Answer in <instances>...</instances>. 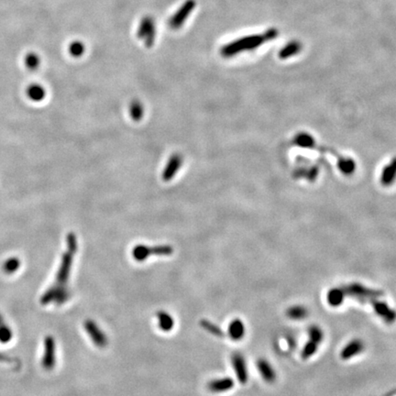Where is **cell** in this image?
Instances as JSON below:
<instances>
[{"label": "cell", "mask_w": 396, "mask_h": 396, "mask_svg": "<svg viewBox=\"0 0 396 396\" xmlns=\"http://www.w3.org/2000/svg\"><path fill=\"white\" fill-rule=\"evenodd\" d=\"M56 364V343L53 336H47L43 341L41 366L45 371L54 370Z\"/></svg>", "instance_id": "5"}, {"label": "cell", "mask_w": 396, "mask_h": 396, "mask_svg": "<svg viewBox=\"0 0 396 396\" xmlns=\"http://www.w3.org/2000/svg\"><path fill=\"white\" fill-rule=\"evenodd\" d=\"M3 322H4V318H3V317H2V315H1V314H0V324H1V323H3Z\"/></svg>", "instance_id": "36"}, {"label": "cell", "mask_w": 396, "mask_h": 396, "mask_svg": "<svg viewBox=\"0 0 396 396\" xmlns=\"http://www.w3.org/2000/svg\"><path fill=\"white\" fill-rule=\"evenodd\" d=\"M257 368L259 371L260 376L262 379L266 382L273 383L276 380V373L274 367L272 364L265 359V358H259L257 361Z\"/></svg>", "instance_id": "13"}, {"label": "cell", "mask_w": 396, "mask_h": 396, "mask_svg": "<svg viewBox=\"0 0 396 396\" xmlns=\"http://www.w3.org/2000/svg\"><path fill=\"white\" fill-rule=\"evenodd\" d=\"M157 318H158V325L159 328L164 331L169 332L171 331L175 327V320L172 317L170 314H168L165 311H159L157 313Z\"/></svg>", "instance_id": "19"}, {"label": "cell", "mask_w": 396, "mask_h": 396, "mask_svg": "<svg viewBox=\"0 0 396 396\" xmlns=\"http://www.w3.org/2000/svg\"><path fill=\"white\" fill-rule=\"evenodd\" d=\"M318 346H319L318 344L311 341V340L305 343V345L304 346L303 350H302V352H301V357L304 359L311 358L313 355H315L317 353Z\"/></svg>", "instance_id": "31"}, {"label": "cell", "mask_w": 396, "mask_h": 396, "mask_svg": "<svg viewBox=\"0 0 396 396\" xmlns=\"http://www.w3.org/2000/svg\"><path fill=\"white\" fill-rule=\"evenodd\" d=\"M228 333H229V337L232 340L238 341V340L242 339L245 335V326H244L243 322L238 318L232 320L231 323L229 324Z\"/></svg>", "instance_id": "16"}, {"label": "cell", "mask_w": 396, "mask_h": 396, "mask_svg": "<svg viewBox=\"0 0 396 396\" xmlns=\"http://www.w3.org/2000/svg\"><path fill=\"white\" fill-rule=\"evenodd\" d=\"M365 345L364 342L359 338H354L348 343L340 352V358L343 360H349L350 358H354L358 354L364 351Z\"/></svg>", "instance_id": "11"}, {"label": "cell", "mask_w": 396, "mask_h": 396, "mask_svg": "<svg viewBox=\"0 0 396 396\" xmlns=\"http://www.w3.org/2000/svg\"><path fill=\"white\" fill-rule=\"evenodd\" d=\"M130 114L131 119L134 121H139L142 119L143 114H144V108L140 101L133 100L130 103Z\"/></svg>", "instance_id": "23"}, {"label": "cell", "mask_w": 396, "mask_h": 396, "mask_svg": "<svg viewBox=\"0 0 396 396\" xmlns=\"http://www.w3.org/2000/svg\"><path fill=\"white\" fill-rule=\"evenodd\" d=\"M70 297H71V293L67 288V286L59 287V286H55L53 284L43 293V295L40 297V302L42 305H50V304L61 305L68 301Z\"/></svg>", "instance_id": "3"}, {"label": "cell", "mask_w": 396, "mask_h": 396, "mask_svg": "<svg viewBox=\"0 0 396 396\" xmlns=\"http://www.w3.org/2000/svg\"><path fill=\"white\" fill-rule=\"evenodd\" d=\"M375 313L387 324H394L396 321V311L384 302L376 299L371 300Z\"/></svg>", "instance_id": "9"}, {"label": "cell", "mask_w": 396, "mask_h": 396, "mask_svg": "<svg viewBox=\"0 0 396 396\" xmlns=\"http://www.w3.org/2000/svg\"><path fill=\"white\" fill-rule=\"evenodd\" d=\"M182 163H183L182 156L179 153L174 154L168 160L167 164L162 173L163 181L168 182V181L172 180L176 176V173L179 171Z\"/></svg>", "instance_id": "12"}, {"label": "cell", "mask_w": 396, "mask_h": 396, "mask_svg": "<svg viewBox=\"0 0 396 396\" xmlns=\"http://www.w3.org/2000/svg\"><path fill=\"white\" fill-rule=\"evenodd\" d=\"M195 7H196L195 0H187L184 3V5H183L181 8L176 12L175 16L171 19L170 26L173 29L180 28L185 21V20L188 18V16L193 11Z\"/></svg>", "instance_id": "10"}, {"label": "cell", "mask_w": 396, "mask_h": 396, "mask_svg": "<svg viewBox=\"0 0 396 396\" xmlns=\"http://www.w3.org/2000/svg\"><path fill=\"white\" fill-rule=\"evenodd\" d=\"M346 293L343 288H332L328 291L327 295V300L328 303L333 307H337L342 304L344 299L346 297Z\"/></svg>", "instance_id": "17"}, {"label": "cell", "mask_w": 396, "mask_h": 396, "mask_svg": "<svg viewBox=\"0 0 396 396\" xmlns=\"http://www.w3.org/2000/svg\"><path fill=\"white\" fill-rule=\"evenodd\" d=\"M278 35V31H276L275 29H270L264 33V36L266 38V40H271L276 38V36Z\"/></svg>", "instance_id": "34"}, {"label": "cell", "mask_w": 396, "mask_h": 396, "mask_svg": "<svg viewBox=\"0 0 396 396\" xmlns=\"http://www.w3.org/2000/svg\"><path fill=\"white\" fill-rule=\"evenodd\" d=\"M40 58L36 53L31 52L26 55L25 65L29 70L35 71L40 67Z\"/></svg>", "instance_id": "28"}, {"label": "cell", "mask_w": 396, "mask_h": 396, "mask_svg": "<svg viewBox=\"0 0 396 396\" xmlns=\"http://www.w3.org/2000/svg\"><path fill=\"white\" fill-rule=\"evenodd\" d=\"M200 326L204 329H206L207 332H209L210 334L218 337H224V332L218 326H217L216 324H214L212 322H210L209 320L202 319L200 321Z\"/></svg>", "instance_id": "26"}, {"label": "cell", "mask_w": 396, "mask_h": 396, "mask_svg": "<svg viewBox=\"0 0 396 396\" xmlns=\"http://www.w3.org/2000/svg\"><path fill=\"white\" fill-rule=\"evenodd\" d=\"M13 333L9 326L5 324L4 322L0 324V342L8 343L12 339Z\"/></svg>", "instance_id": "32"}, {"label": "cell", "mask_w": 396, "mask_h": 396, "mask_svg": "<svg viewBox=\"0 0 396 396\" xmlns=\"http://www.w3.org/2000/svg\"><path fill=\"white\" fill-rule=\"evenodd\" d=\"M396 157L390 161L381 175V183L384 186H389L396 181Z\"/></svg>", "instance_id": "15"}, {"label": "cell", "mask_w": 396, "mask_h": 396, "mask_svg": "<svg viewBox=\"0 0 396 396\" xmlns=\"http://www.w3.org/2000/svg\"><path fill=\"white\" fill-rule=\"evenodd\" d=\"M343 289L345 291L346 295L356 297L358 300L368 299L371 301L383 296V293L381 291L366 287L360 283H351L350 285L344 287Z\"/></svg>", "instance_id": "4"}, {"label": "cell", "mask_w": 396, "mask_h": 396, "mask_svg": "<svg viewBox=\"0 0 396 396\" xmlns=\"http://www.w3.org/2000/svg\"><path fill=\"white\" fill-rule=\"evenodd\" d=\"M337 165L339 170L342 172L344 175L350 176L351 174L354 173L355 169H356V164L355 161L352 159H349V158H340L337 162Z\"/></svg>", "instance_id": "24"}, {"label": "cell", "mask_w": 396, "mask_h": 396, "mask_svg": "<svg viewBox=\"0 0 396 396\" xmlns=\"http://www.w3.org/2000/svg\"><path fill=\"white\" fill-rule=\"evenodd\" d=\"M20 267V259L17 257H11L3 264V271L7 275H13Z\"/></svg>", "instance_id": "25"}, {"label": "cell", "mask_w": 396, "mask_h": 396, "mask_svg": "<svg viewBox=\"0 0 396 396\" xmlns=\"http://www.w3.org/2000/svg\"><path fill=\"white\" fill-rule=\"evenodd\" d=\"M151 249V255H157V256H168L173 254L174 248L170 245H157L154 247H150Z\"/></svg>", "instance_id": "30"}, {"label": "cell", "mask_w": 396, "mask_h": 396, "mask_svg": "<svg viewBox=\"0 0 396 396\" xmlns=\"http://www.w3.org/2000/svg\"><path fill=\"white\" fill-rule=\"evenodd\" d=\"M66 247L67 250L61 256V263L57 274L55 276L54 285L59 287H65L71 275V270L73 267L74 257L78 249L77 238L75 233L70 232L66 237Z\"/></svg>", "instance_id": "1"}, {"label": "cell", "mask_w": 396, "mask_h": 396, "mask_svg": "<svg viewBox=\"0 0 396 396\" xmlns=\"http://www.w3.org/2000/svg\"><path fill=\"white\" fill-rule=\"evenodd\" d=\"M132 256L137 261H143L151 256V249L146 245H137L133 248Z\"/></svg>", "instance_id": "22"}, {"label": "cell", "mask_w": 396, "mask_h": 396, "mask_svg": "<svg viewBox=\"0 0 396 396\" xmlns=\"http://www.w3.org/2000/svg\"><path fill=\"white\" fill-rule=\"evenodd\" d=\"M264 41H266L264 34L247 36L223 46L221 49V54L224 57H231L244 51L254 50L261 45Z\"/></svg>", "instance_id": "2"}, {"label": "cell", "mask_w": 396, "mask_h": 396, "mask_svg": "<svg viewBox=\"0 0 396 396\" xmlns=\"http://www.w3.org/2000/svg\"><path fill=\"white\" fill-rule=\"evenodd\" d=\"M295 143L302 148H312L315 146V140L307 133H299L295 139Z\"/></svg>", "instance_id": "27"}, {"label": "cell", "mask_w": 396, "mask_h": 396, "mask_svg": "<svg viewBox=\"0 0 396 396\" xmlns=\"http://www.w3.org/2000/svg\"><path fill=\"white\" fill-rule=\"evenodd\" d=\"M69 53L74 57H80L84 53V45L81 41H74L69 46Z\"/></svg>", "instance_id": "33"}, {"label": "cell", "mask_w": 396, "mask_h": 396, "mask_svg": "<svg viewBox=\"0 0 396 396\" xmlns=\"http://www.w3.org/2000/svg\"><path fill=\"white\" fill-rule=\"evenodd\" d=\"M301 49H302V44L299 41H297V40L291 41L280 51L279 57L281 59H287L291 56L298 54L301 51Z\"/></svg>", "instance_id": "21"}, {"label": "cell", "mask_w": 396, "mask_h": 396, "mask_svg": "<svg viewBox=\"0 0 396 396\" xmlns=\"http://www.w3.org/2000/svg\"><path fill=\"white\" fill-rule=\"evenodd\" d=\"M307 332H308V335H309L311 341H314L319 345L320 343L324 340V331L318 326L313 325L308 328Z\"/></svg>", "instance_id": "29"}, {"label": "cell", "mask_w": 396, "mask_h": 396, "mask_svg": "<svg viewBox=\"0 0 396 396\" xmlns=\"http://www.w3.org/2000/svg\"><path fill=\"white\" fill-rule=\"evenodd\" d=\"M156 29L155 24L152 18H145L140 23L138 30V37L145 40V44L147 47H152L155 40Z\"/></svg>", "instance_id": "7"}, {"label": "cell", "mask_w": 396, "mask_h": 396, "mask_svg": "<svg viewBox=\"0 0 396 396\" xmlns=\"http://www.w3.org/2000/svg\"><path fill=\"white\" fill-rule=\"evenodd\" d=\"M27 97L33 102H40L45 99V88L39 84H31L27 88Z\"/></svg>", "instance_id": "18"}, {"label": "cell", "mask_w": 396, "mask_h": 396, "mask_svg": "<svg viewBox=\"0 0 396 396\" xmlns=\"http://www.w3.org/2000/svg\"><path fill=\"white\" fill-rule=\"evenodd\" d=\"M231 363L233 366V369L236 373L237 378L241 384L247 383L249 380V374H248V369L246 360L243 355L239 352H234L231 356Z\"/></svg>", "instance_id": "8"}, {"label": "cell", "mask_w": 396, "mask_h": 396, "mask_svg": "<svg viewBox=\"0 0 396 396\" xmlns=\"http://www.w3.org/2000/svg\"><path fill=\"white\" fill-rule=\"evenodd\" d=\"M308 310L304 305H293L286 311L287 317L293 320H303L308 317Z\"/></svg>", "instance_id": "20"}, {"label": "cell", "mask_w": 396, "mask_h": 396, "mask_svg": "<svg viewBox=\"0 0 396 396\" xmlns=\"http://www.w3.org/2000/svg\"><path fill=\"white\" fill-rule=\"evenodd\" d=\"M0 362H6V363H15V359L10 358L8 355L4 353H0Z\"/></svg>", "instance_id": "35"}, {"label": "cell", "mask_w": 396, "mask_h": 396, "mask_svg": "<svg viewBox=\"0 0 396 396\" xmlns=\"http://www.w3.org/2000/svg\"><path fill=\"white\" fill-rule=\"evenodd\" d=\"M84 329L87 334L90 336L92 341L99 348H106L108 344V339L106 334L100 329L98 324L91 319L84 321Z\"/></svg>", "instance_id": "6"}, {"label": "cell", "mask_w": 396, "mask_h": 396, "mask_svg": "<svg viewBox=\"0 0 396 396\" xmlns=\"http://www.w3.org/2000/svg\"><path fill=\"white\" fill-rule=\"evenodd\" d=\"M234 387V381L230 377H224L210 381L207 384V388L212 393H224Z\"/></svg>", "instance_id": "14"}]
</instances>
